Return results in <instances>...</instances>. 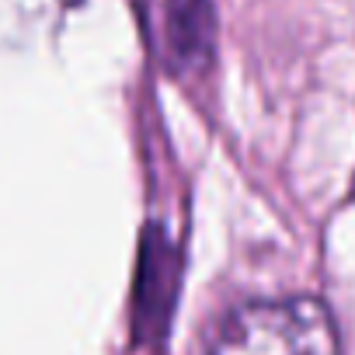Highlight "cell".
I'll return each instance as SVG.
<instances>
[{
    "label": "cell",
    "instance_id": "cell-1",
    "mask_svg": "<svg viewBox=\"0 0 355 355\" xmlns=\"http://www.w3.org/2000/svg\"><path fill=\"white\" fill-rule=\"evenodd\" d=\"M338 324L317 296L254 300L237 306L206 355H338Z\"/></svg>",
    "mask_w": 355,
    "mask_h": 355
},
{
    "label": "cell",
    "instance_id": "cell-2",
    "mask_svg": "<svg viewBox=\"0 0 355 355\" xmlns=\"http://www.w3.org/2000/svg\"><path fill=\"white\" fill-rule=\"evenodd\" d=\"M146 35L153 53L174 73L202 70L213 56V4L209 0H146Z\"/></svg>",
    "mask_w": 355,
    "mask_h": 355
},
{
    "label": "cell",
    "instance_id": "cell-3",
    "mask_svg": "<svg viewBox=\"0 0 355 355\" xmlns=\"http://www.w3.org/2000/svg\"><path fill=\"white\" fill-rule=\"evenodd\" d=\"M178 293V261L171 241L146 237L143 258H139V279H136V331L164 334L171 324V306Z\"/></svg>",
    "mask_w": 355,
    "mask_h": 355
}]
</instances>
